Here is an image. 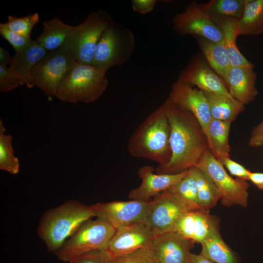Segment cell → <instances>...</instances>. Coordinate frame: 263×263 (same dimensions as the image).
<instances>
[{"mask_svg":"<svg viewBox=\"0 0 263 263\" xmlns=\"http://www.w3.org/2000/svg\"><path fill=\"white\" fill-rule=\"evenodd\" d=\"M43 30L36 40L47 51H53L66 42L73 26L66 24L58 17L43 22Z\"/></svg>","mask_w":263,"mask_h":263,"instance_id":"cell-23","label":"cell"},{"mask_svg":"<svg viewBox=\"0 0 263 263\" xmlns=\"http://www.w3.org/2000/svg\"><path fill=\"white\" fill-rule=\"evenodd\" d=\"M218 159L231 175L237 178L248 180L251 171L243 166L231 159L229 156L222 157Z\"/></svg>","mask_w":263,"mask_h":263,"instance_id":"cell-36","label":"cell"},{"mask_svg":"<svg viewBox=\"0 0 263 263\" xmlns=\"http://www.w3.org/2000/svg\"><path fill=\"white\" fill-rule=\"evenodd\" d=\"M153 235L143 223L116 229L106 250L111 257L126 255L150 244Z\"/></svg>","mask_w":263,"mask_h":263,"instance_id":"cell-15","label":"cell"},{"mask_svg":"<svg viewBox=\"0 0 263 263\" xmlns=\"http://www.w3.org/2000/svg\"><path fill=\"white\" fill-rule=\"evenodd\" d=\"M173 29L181 35H191L218 43H224V38L220 27L195 0L172 20Z\"/></svg>","mask_w":263,"mask_h":263,"instance_id":"cell-10","label":"cell"},{"mask_svg":"<svg viewBox=\"0 0 263 263\" xmlns=\"http://www.w3.org/2000/svg\"><path fill=\"white\" fill-rule=\"evenodd\" d=\"M203 92L213 119L231 123L244 109V105L234 98L222 94Z\"/></svg>","mask_w":263,"mask_h":263,"instance_id":"cell-24","label":"cell"},{"mask_svg":"<svg viewBox=\"0 0 263 263\" xmlns=\"http://www.w3.org/2000/svg\"><path fill=\"white\" fill-rule=\"evenodd\" d=\"M178 79L204 92L224 95L234 98L224 80L217 74L200 55L194 56L181 72Z\"/></svg>","mask_w":263,"mask_h":263,"instance_id":"cell-14","label":"cell"},{"mask_svg":"<svg viewBox=\"0 0 263 263\" xmlns=\"http://www.w3.org/2000/svg\"><path fill=\"white\" fill-rule=\"evenodd\" d=\"M248 180H250L259 189H263V173L251 172Z\"/></svg>","mask_w":263,"mask_h":263,"instance_id":"cell-40","label":"cell"},{"mask_svg":"<svg viewBox=\"0 0 263 263\" xmlns=\"http://www.w3.org/2000/svg\"><path fill=\"white\" fill-rule=\"evenodd\" d=\"M249 145L252 147L263 146V121L252 131L249 141Z\"/></svg>","mask_w":263,"mask_h":263,"instance_id":"cell-39","label":"cell"},{"mask_svg":"<svg viewBox=\"0 0 263 263\" xmlns=\"http://www.w3.org/2000/svg\"><path fill=\"white\" fill-rule=\"evenodd\" d=\"M135 38L131 30L112 21L100 38L94 52L92 65L106 73L111 67L121 66L131 57Z\"/></svg>","mask_w":263,"mask_h":263,"instance_id":"cell-6","label":"cell"},{"mask_svg":"<svg viewBox=\"0 0 263 263\" xmlns=\"http://www.w3.org/2000/svg\"><path fill=\"white\" fill-rule=\"evenodd\" d=\"M157 2V0H132L131 5L134 11L146 14L153 10Z\"/></svg>","mask_w":263,"mask_h":263,"instance_id":"cell-38","label":"cell"},{"mask_svg":"<svg viewBox=\"0 0 263 263\" xmlns=\"http://www.w3.org/2000/svg\"><path fill=\"white\" fill-rule=\"evenodd\" d=\"M218 218L203 209L187 211L176 222L172 231L201 244L214 230L219 229Z\"/></svg>","mask_w":263,"mask_h":263,"instance_id":"cell-18","label":"cell"},{"mask_svg":"<svg viewBox=\"0 0 263 263\" xmlns=\"http://www.w3.org/2000/svg\"><path fill=\"white\" fill-rule=\"evenodd\" d=\"M188 263H215L202 255L190 253Z\"/></svg>","mask_w":263,"mask_h":263,"instance_id":"cell-42","label":"cell"},{"mask_svg":"<svg viewBox=\"0 0 263 263\" xmlns=\"http://www.w3.org/2000/svg\"><path fill=\"white\" fill-rule=\"evenodd\" d=\"M169 98L175 104L189 112L195 116L208 141V128L212 117L204 92L178 79L172 85Z\"/></svg>","mask_w":263,"mask_h":263,"instance_id":"cell-13","label":"cell"},{"mask_svg":"<svg viewBox=\"0 0 263 263\" xmlns=\"http://www.w3.org/2000/svg\"><path fill=\"white\" fill-rule=\"evenodd\" d=\"M150 165L141 167L138 175L141 180L140 185L131 190L129 198L131 200L150 201L167 190L184 177L188 170L176 174L155 173Z\"/></svg>","mask_w":263,"mask_h":263,"instance_id":"cell-17","label":"cell"},{"mask_svg":"<svg viewBox=\"0 0 263 263\" xmlns=\"http://www.w3.org/2000/svg\"><path fill=\"white\" fill-rule=\"evenodd\" d=\"M12 59L9 53L4 48L0 47V65L7 66L11 64Z\"/></svg>","mask_w":263,"mask_h":263,"instance_id":"cell-41","label":"cell"},{"mask_svg":"<svg viewBox=\"0 0 263 263\" xmlns=\"http://www.w3.org/2000/svg\"><path fill=\"white\" fill-rule=\"evenodd\" d=\"M167 191L187 211L203 209L199 204L195 181L190 169Z\"/></svg>","mask_w":263,"mask_h":263,"instance_id":"cell-26","label":"cell"},{"mask_svg":"<svg viewBox=\"0 0 263 263\" xmlns=\"http://www.w3.org/2000/svg\"><path fill=\"white\" fill-rule=\"evenodd\" d=\"M0 35L9 42L15 51L21 50L32 40L31 37H24L11 31L5 23L0 24Z\"/></svg>","mask_w":263,"mask_h":263,"instance_id":"cell-34","label":"cell"},{"mask_svg":"<svg viewBox=\"0 0 263 263\" xmlns=\"http://www.w3.org/2000/svg\"><path fill=\"white\" fill-rule=\"evenodd\" d=\"M231 122L212 118L208 128V142L210 150L217 158L229 156L228 137Z\"/></svg>","mask_w":263,"mask_h":263,"instance_id":"cell-29","label":"cell"},{"mask_svg":"<svg viewBox=\"0 0 263 263\" xmlns=\"http://www.w3.org/2000/svg\"><path fill=\"white\" fill-rule=\"evenodd\" d=\"M24 85L11 71L9 67L0 65V91L6 93Z\"/></svg>","mask_w":263,"mask_h":263,"instance_id":"cell-35","label":"cell"},{"mask_svg":"<svg viewBox=\"0 0 263 263\" xmlns=\"http://www.w3.org/2000/svg\"><path fill=\"white\" fill-rule=\"evenodd\" d=\"M75 61L66 43L48 53L32 70L33 87H38L49 99H52L55 97L60 83Z\"/></svg>","mask_w":263,"mask_h":263,"instance_id":"cell-8","label":"cell"},{"mask_svg":"<svg viewBox=\"0 0 263 263\" xmlns=\"http://www.w3.org/2000/svg\"><path fill=\"white\" fill-rule=\"evenodd\" d=\"M170 125L163 104L151 113L130 137V154L153 161L158 166L167 164L171 157Z\"/></svg>","mask_w":263,"mask_h":263,"instance_id":"cell-2","label":"cell"},{"mask_svg":"<svg viewBox=\"0 0 263 263\" xmlns=\"http://www.w3.org/2000/svg\"><path fill=\"white\" fill-rule=\"evenodd\" d=\"M113 20L105 10L90 13L81 24L74 26L66 42L76 61L92 64L97 44Z\"/></svg>","mask_w":263,"mask_h":263,"instance_id":"cell-7","label":"cell"},{"mask_svg":"<svg viewBox=\"0 0 263 263\" xmlns=\"http://www.w3.org/2000/svg\"><path fill=\"white\" fill-rule=\"evenodd\" d=\"M196 167L205 172L212 179L221 193L220 200L223 206L247 207L249 184L246 180L230 176L210 150L204 153Z\"/></svg>","mask_w":263,"mask_h":263,"instance_id":"cell-9","label":"cell"},{"mask_svg":"<svg viewBox=\"0 0 263 263\" xmlns=\"http://www.w3.org/2000/svg\"><path fill=\"white\" fill-rule=\"evenodd\" d=\"M150 246L156 263H188L193 242L170 231L154 236Z\"/></svg>","mask_w":263,"mask_h":263,"instance_id":"cell-16","label":"cell"},{"mask_svg":"<svg viewBox=\"0 0 263 263\" xmlns=\"http://www.w3.org/2000/svg\"><path fill=\"white\" fill-rule=\"evenodd\" d=\"M212 20L223 32L231 67L253 69L254 65L242 55L236 43L237 37L241 35L238 19L233 18H219Z\"/></svg>","mask_w":263,"mask_h":263,"instance_id":"cell-21","label":"cell"},{"mask_svg":"<svg viewBox=\"0 0 263 263\" xmlns=\"http://www.w3.org/2000/svg\"><path fill=\"white\" fill-rule=\"evenodd\" d=\"M256 78L253 69L231 67L225 83L230 95L245 105L252 101L258 94L255 87Z\"/></svg>","mask_w":263,"mask_h":263,"instance_id":"cell-20","label":"cell"},{"mask_svg":"<svg viewBox=\"0 0 263 263\" xmlns=\"http://www.w3.org/2000/svg\"><path fill=\"white\" fill-rule=\"evenodd\" d=\"M238 23L241 35L257 36L263 33V0H246Z\"/></svg>","mask_w":263,"mask_h":263,"instance_id":"cell-27","label":"cell"},{"mask_svg":"<svg viewBox=\"0 0 263 263\" xmlns=\"http://www.w3.org/2000/svg\"><path fill=\"white\" fill-rule=\"evenodd\" d=\"M108 255L106 251H97L82 255L70 263H107Z\"/></svg>","mask_w":263,"mask_h":263,"instance_id":"cell-37","label":"cell"},{"mask_svg":"<svg viewBox=\"0 0 263 263\" xmlns=\"http://www.w3.org/2000/svg\"><path fill=\"white\" fill-rule=\"evenodd\" d=\"M95 217L92 206L71 200L43 214L37 234L47 250L55 254L84 222Z\"/></svg>","mask_w":263,"mask_h":263,"instance_id":"cell-3","label":"cell"},{"mask_svg":"<svg viewBox=\"0 0 263 263\" xmlns=\"http://www.w3.org/2000/svg\"><path fill=\"white\" fill-rule=\"evenodd\" d=\"M190 169L195 181L200 205L203 210L209 211L221 199V193L207 173L196 167Z\"/></svg>","mask_w":263,"mask_h":263,"instance_id":"cell-28","label":"cell"},{"mask_svg":"<svg viewBox=\"0 0 263 263\" xmlns=\"http://www.w3.org/2000/svg\"><path fill=\"white\" fill-rule=\"evenodd\" d=\"M193 36L197 40L206 61L226 83L231 65L225 42L218 43L201 37Z\"/></svg>","mask_w":263,"mask_h":263,"instance_id":"cell-22","label":"cell"},{"mask_svg":"<svg viewBox=\"0 0 263 263\" xmlns=\"http://www.w3.org/2000/svg\"><path fill=\"white\" fill-rule=\"evenodd\" d=\"M151 200H130L98 203L92 205L96 218L109 223L115 229L135 223H143Z\"/></svg>","mask_w":263,"mask_h":263,"instance_id":"cell-11","label":"cell"},{"mask_svg":"<svg viewBox=\"0 0 263 263\" xmlns=\"http://www.w3.org/2000/svg\"><path fill=\"white\" fill-rule=\"evenodd\" d=\"M187 211L166 190L151 200L149 211L143 223L154 237L172 231L177 220Z\"/></svg>","mask_w":263,"mask_h":263,"instance_id":"cell-12","label":"cell"},{"mask_svg":"<svg viewBox=\"0 0 263 263\" xmlns=\"http://www.w3.org/2000/svg\"><path fill=\"white\" fill-rule=\"evenodd\" d=\"M48 51L36 40L16 51L9 66L12 73L27 87L32 88L31 73L34 66L48 54Z\"/></svg>","mask_w":263,"mask_h":263,"instance_id":"cell-19","label":"cell"},{"mask_svg":"<svg viewBox=\"0 0 263 263\" xmlns=\"http://www.w3.org/2000/svg\"><path fill=\"white\" fill-rule=\"evenodd\" d=\"M109 81L106 73L75 61L60 83L55 97L65 102L90 103L98 99Z\"/></svg>","mask_w":263,"mask_h":263,"instance_id":"cell-4","label":"cell"},{"mask_svg":"<svg viewBox=\"0 0 263 263\" xmlns=\"http://www.w3.org/2000/svg\"><path fill=\"white\" fill-rule=\"evenodd\" d=\"M107 263H156L150 244L126 255L115 257H111L108 255Z\"/></svg>","mask_w":263,"mask_h":263,"instance_id":"cell-33","label":"cell"},{"mask_svg":"<svg viewBox=\"0 0 263 263\" xmlns=\"http://www.w3.org/2000/svg\"><path fill=\"white\" fill-rule=\"evenodd\" d=\"M201 244L200 254L215 263H239L236 254L223 240L219 228L213 230Z\"/></svg>","mask_w":263,"mask_h":263,"instance_id":"cell-25","label":"cell"},{"mask_svg":"<svg viewBox=\"0 0 263 263\" xmlns=\"http://www.w3.org/2000/svg\"><path fill=\"white\" fill-rule=\"evenodd\" d=\"M39 18L38 13L20 18L9 15L7 21L5 23L11 31L20 35L29 37L33 27L38 22Z\"/></svg>","mask_w":263,"mask_h":263,"instance_id":"cell-32","label":"cell"},{"mask_svg":"<svg viewBox=\"0 0 263 263\" xmlns=\"http://www.w3.org/2000/svg\"><path fill=\"white\" fill-rule=\"evenodd\" d=\"M6 129L0 120V169L11 174L19 171V161L15 155L12 146V136L5 133Z\"/></svg>","mask_w":263,"mask_h":263,"instance_id":"cell-31","label":"cell"},{"mask_svg":"<svg viewBox=\"0 0 263 263\" xmlns=\"http://www.w3.org/2000/svg\"><path fill=\"white\" fill-rule=\"evenodd\" d=\"M170 125L171 157L158 166L157 173L176 174L196 167L204 153L209 150L207 136L198 120L189 112L168 98L163 104Z\"/></svg>","mask_w":263,"mask_h":263,"instance_id":"cell-1","label":"cell"},{"mask_svg":"<svg viewBox=\"0 0 263 263\" xmlns=\"http://www.w3.org/2000/svg\"><path fill=\"white\" fill-rule=\"evenodd\" d=\"M115 228L100 218L84 222L55 254L64 262L93 251H106Z\"/></svg>","mask_w":263,"mask_h":263,"instance_id":"cell-5","label":"cell"},{"mask_svg":"<svg viewBox=\"0 0 263 263\" xmlns=\"http://www.w3.org/2000/svg\"><path fill=\"white\" fill-rule=\"evenodd\" d=\"M245 0H212L199 6L211 19L233 18L239 19L242 15Z\"/></svg>","mask_w":263,"mask_h":263,"instance_id":"cell-30","label":"cell"}]
</instances>
